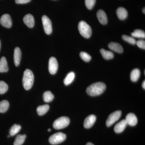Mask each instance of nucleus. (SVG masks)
Segmentation results:
<instances>
[{"label": "nucleus", "instance_id": "obj_1", "mask_svg": "<svg viewBox=\"0 0 145 145\" xmlns=\"http://www.w3.org/2000/svg\"><path fill=\"white\" fill-rule=\"evenodd\" d=\"M106 88V85L103 82H97L91 85L88 88L86 92L89 96H99L103 93Z\"/></svg>", "mask_w": 145, "mask_h": 145}, {"label": "nucleus", "instance_id": "obj_2", "mask_svg": "<svg viewBox=\"0 0 145 145\" xmlns=\"http://www.w3.org/2000/svg\"><path fill=\"white\" fill-rule=\"evenodd\" d=\"M34 82V75L31 70L27 69L25 71L23 78V85L24 88L27 90L30 89Z\"/></svg>", "mask_w": 145, "mask_h": 145}, {"label": "nucleus", "instance_id": "obj_3", "mask_svg": "<svg viewBox=\"0 0 145 145\" xmlns=\"http://www.w3.org/2000/svg\"><path fill=\"white\" fill-rule=\"evenodd\" d=\"M78 29L80 34L84 38L89 39L92 34V29L90 25L84 21H81L78 25Z\"/></svg>", "mask_w": 145, "mask_h": 145}, {"label": "nucleus", "instance_id": "obj_4", "mask_svg": "<svg viewBox=\"0 0 145 145\" xmlns=\"http://www.w3.org/2000/svg\"><path fill=\"white\" fill-rule=\"evenodd\" d=\"M70 123V119L67 117H62L56 119L54 123L53 126L55 129H63L66 127Z\"/></svg>", "mask_w": 145, "mask_h": 145}, {"label": "nucleus", "instance_id": "obj_5", "mask_svg": "<svg viewBox=\"0 0 145 145\" xmlns=\"http://www.w3.org/2000/svg\"><path fill=\"white\" fill-rule=\"evenodd\" d=\"M66 138V135L62 132L54 133L49 137V142L52 145H57L63 142Z\"/></svg>", "mask_w": 145, "mask_h": 145}, {"label": "nucleus", "instance_id": "obj_6", "mask_svg": "<svg viewBox=\"0 0 145 145\" xmlns=\"http://www.w3.org/2000/svg\"><path fill=\"white\" fill-rule=\"evenodd\" d=\"M121 112L120 110H117L112 113L106 121V125L107 127H110L114 124L115 122L118 121L121 116Z\"/></svg>", "mask_w": 145, "mask_h": 145}, {"label": "nucleus", "instance_id": "obj_7", "mask_svg": "<svg viewBox=\"0 0 145 145\" xmlns=\"http://www.w3.org/2000/svg\"><path fill=\"white\" fill-rule=\"evenodd\" d=\"M42 22L45 32L48 35H50L52 33V22L47 16H43L42 17Z\"/></svg>", "mask_w": 145, "mask_h": 145}, {"label": "nucleus", "instance_id": "obj_8", "mask_svg": "<svg viewBox=\"0 0 145 145\" xmlns=\"http://www.w3.org/2000/svg\"><path fill=\"white\" fill-rule=\"evenodd\" d=\"M58 69V63L57 59L54 57L50 59L48 63V70L50 74L54 75L57 72Z\"/></svg>", "mask_w": 145, "mask_h": 145}, {"label": "nucleus", "instance_id": "obj_9", "mask_svg": "<svg viewBox=\"0 0 145 145\" xmlns=\"http://www.w3.org/2000/svg\"><path fill=\"white\" fill-rule=\"evenodd\" d=\"M0 23L4 27L10 28L12 26V22L10 15L7 14L3 15L0 19Z\"/></svg>", "mask_w": 145, "mask_h": 145}, {"label": "nucleus", "instance_id": "obj_10", "mask_svg": "<svg viewBox=\"0 0 145 145\" xmlns=\"http://www.w3.org/2000/svg\"><path fill=\"white\" fill-rule=\"evenodd\" d=\"M96 119V116L93 114L89 115L84 120V125L86 129H89L93 126Z\"/></svg>", "mask_w": 145, "mask_h": 145}, {"label": "nucleus", "instance_id": "obj_11", "mask_svg": "<svg viewBox=\"0 0 145 145\" xmlns=\"http://www.w3.org/2000/svg\"><path fill=\"white\" fill-rule=\"evenodd\" d=\"M125 119L127 124L131 126H134L137 123V119L136 115L133 113H129L127 115Z\"/></svg>", "mask_w": 145, "mask_h": 145}, {"label": "nucleus", "instance_id": "obj_12", "mask_svg": "<svg viewBox=\"0 0 145 145\" xmlns=\"http://www.w3.org/2000/svg\"><path fill=\"white\" fill-rule=\"evenodd\" d=\"M127 125V124L125 119H123L115 126L114 127V131L116 133H121L124 130Z\"/></svg>", "mask_w": 145, "mask_h": 145}, {"label": "nucleus", "instance_id": "obj_13", "mask_svg": "<svg viewBox=\"0 0 145 145\" xmlns=\"http://www.w3.org/2000/svg\"><path fill=\"white\" fill-rule=\"evenodd\" d=\"M97 16L100 22L103 25L106 24L108 22V18L105 12L103 10L100 9L98 10Z\"/></svg>", "mask_w": 145, "mask_h": 145}, {"label": "nucleus", "instance_id": "obj_14", "mask_svg": "<svg viewBox=\"0 0 145 145\" xmlns=\"http://www.w3.org/2000/svg\"><path fill=\"white\" fill-rule=\"evenodd\" d=\"M23 20L27 26L29 28H32L34 27L35 21L34 17L31 14H28L25 15L24 17Z\"/></svg>", "mask_w": 145, "mask_h": 145}, {"label": "nucleus", "instance_id": "obj_15", "mask_svg": "<svg viewBox=\"0 0 145 145\" xmlns=\"http://www.w3.org/2000/svg\"><path fill=\"white\" fill-rule=\"evenodd\" d=\"M109 48L114 52L119 53H122L123 51V47L118 43L111 42L109 44Z\"/></svg>", "mask_w": 145, "mask_h": 145}, {"label": "nucleus", "instance_id": "obj_16", "mask_svg": "<svg viewBox=\"0 0 145 145\" xmlns=\"http://www.w3.org/2000/svg\"><path fill=\"white\" fill-rule=\"evenodd\" d=\"M22 57V52L19 47H16L14 50V61L15 65L18 66L20 65Z\"/></svg>", "mask_w": 145, "mask_h": 145}, {"label": "nucleus", "instance_id": "obj_17", "mask_svg": "<svg viewBox=\"0 0 145 145\" xmlns=\"http://www.w3.org/2000/svg\"><path fill=\"white\" fill-rule=\"evenodd\" d=\"M117 17L120 20H124L127 17L128 12L125 8L121 7L117 8Z\"/></svg>", "mask_w": 145, "mask_h": 145}, {"label": "nucleus", "instance_id": "obj_18", "mask_svg": "<svg viewBox=\"0 0 145 145\" xmlns=\"http://www.w3.org/2000/svg\"><path fill=\"white\" fill-rule=\"evenodd\" d=\"M8 70V65L5 57H3L0 59V72H7Z\"/></svg>", "mask_w": 145, "mask_h": 145}, {"label": "nucleus", "instance_id": "obj_19", "mask_svg": "<svg viewBox=\"0 0 145 145\" xmlns=\"http://www.w3.org/2000/svg\"><path fill=\"white\" fill-rule=\"evenodd\" d=\"M100 52L103 57L105 59H111L114 57V54L111 51L105 50L104 49H101Z\"/></svg>", "mask_w": 145, "mask_h": 145}, {"label": "nucleus", "instance_id": "obj_20", "mask_svg": "<svg viewBox=\"0 0 145 145\" xmlns=\"http://www.w3.org/2000/svg\"><path fill=\"white\" fill-rule=\"evenodd\" d=\"M140 71L138 69H135L131 73V80L133 82H136L140 78Z\"/></svg>", "mask_w": 145, "mask_h": 145}, {"label": "nucleus", "instance_id": "obj_21", "mask_svg": "<svg viewBox=\"0 0 145 145\" xmlns=\"http://www.w3.org/2000/svg\"><path fill=\"white\" fill-rule=\"evenodd\" d=\"M50 108L49 106L48 105L40 106L37 108V111L40 116L44 115L48 111Z\"/></svg>", "mask_w": 145, "mask_h": 145}, {"label": "nucleus", "instance_id": "obj_22", "mask_svg": "<svg viewBox=\"0 0 145 145\" xmlns=\"http://www.w3.org/2000/svg\"><path fill=\"white\" fill-rule=\"evenodd\" d=\"M75 78V74L74 72H71L69 73L64 80L65 85L68 86L74 80Z\"/></svg>", "mask_w": 145, "mask_h": 145}, {"label": "nucleus", "instance_id": "obj_23", "mask_svg": "<svg viewBox=\"0 0 145 145\" xmlns=\"http://www.w3.org/2000/svg\"><path fill=\"white\" fill-rule=\"evenodd\" d=\"M9 103L8 101L3 100L0 102V112L5 113L9 108Z\"/></svg>", "mask_w": 145, "mask_h": 145}, {"label": "nucleus", "instance_id": "obj_24", "mask_svg": "<svg viewBox=\"0 0 145 145\" xmlns=\"http://www.w3.org/2000/svg\"><path fill=\"white\" fill-rule=\"evenodd\" d=\"M131 34L133 38H140V39H144L145 38V32L141 29H135V31L131 33Z\"/></svg>", "mask_w": 145, "mask_h": 145}, {"label": "nucleus", "instance_id": "obj_25", "mask_svg": "<svg viewBox=\"0 0 145 145\" xmlns=\"http://www.w3.org/2000/svg\"><path fill=\"white\" fill-rule=\"evenodd\" d=\"M54 99V96L51 91H45L44 93L43 99L46 103H49L53 101Z\"/></svg>", "mask_w": 145, "mask_h": 145}, {"label": "nucleus", "instance_id": "obj_26", "mask_svg": "<svg viewBox=\"0 0 145 145\" xmlns=\"http://www.w3.org/2000/svg\"><path fill=\"white\" fill-rule=\"evenodd\" d=\"M26 136L25 135H17L14 141V145H22L24 142Z\"/></svg>", "mask_w": 145, "mask_h": 145}, {"label": "nucleus", "instance_id": "obj_27", "mask_svg": "<svg viewBox=\"0 0 145 145\" xmlns=\"http://www.w3.org/2000/svg\"><path fill=\"white\" fill-rule=\"evenodd\" d=\"M21 127L20 125L15 124L11 127L9 131V134L10 136H14L19 133L20 131Z\"/></svg>", "mask_w": 145, "mask_h": 145}, {"label": "nucleus", "instance_id": "obj_28", "mask_svg": "<svg viewBox=\"0 0 145 145\" xmlns=\"http://www.w3.org/2000/svg\"><path fill=\"white\" fill-rule=\"evenodd\" d=\"M8 89V86L7 84L3 81H0V94L5 93Z\"/></svg>", "mask_w": 145, "mask_h": 145}, {"label": "nucleus", "instance_id": "obj_29", "mask_svg": "<svg viewBox=\"0 0 145 145\" xmlns=\"http://www.w3.org/2000/svg\"><path fill=\"white\" fill-rule=\"evenodd\" d=\"M122 39L125 41L128 42L131 44L133 45L136 44V42H137L133 37H131V36L126 35H123Z\"/></svg>", "mask_w": 145, "mask_h": 145}, {"label": "nucleus", "instance_id": "obj_30", "mask_svg": "<svg viewBox=\"0 0 145 145\" xmlns=\"http://www.w3.org/2000/svg\"><path fill=\"white\" fill-rule=\"evenodd\" d=\"M80 57L81 59L84 60V61L88 62L91 59V57L88 53L85 52H82L80 53Z\"/></svg>", "mask_w": 145, "mask_h": 145}, {"label": "nucleus", "instance_id": "obj_31", "mask_svg": "<svg viewBox=\"0 0 145 145\" xmlns=\"http://www.w3.org/2000/svg\"><path fill=\"white\" fill-rule=\"evenodd\" d=\"M85 5L87 8L89 10L92 9L95 3H96V0H85Z\"/></svg>", "mask_w": 145, "mask_h": 145}, {"label": "nucleus", "instance_id": "obj_32", "mask_svg": "<svg viewBox=\"0 0 145 145\" xmlns=\"http://www.w3.org/2000/svg\"><path fill=\"white\" fill-rule=\"evenodd\" d=\"M136 44L137 46L140 48H142L144 50L145 49V41L143 40H139L136 42Z\"/></svg>", "mask_w": 145, "mask_h": 145}, {"label": "nucleus", "instance_id": "obj_33", "mask_svg": "<svg viewBox=\"0 0 145 145\" xmlns=\"http://www.w3.org/2000/svg\"><path fill=\"white\" fill-rule=\"evenodd\" d=\"M31 1V0H15V1L16 3L22 4L29 2Z\"/></svg>", "mask_w": 145, "mask_h": 145}, {"label": "nucleus", "instance_id": "obj_34", "mask_svg": "<svg viewBox=\"0 0 145 145\" xmlns=\"http://www.w3.org/2000/svg\"><path fill=\"white\" fill-rule=\"evenodd\" d=\"M142 86L143 88L144 89H145V81H144L142 83Z\"/></svg>", "mask_w": 145, "mask_h": 145}, {"label": "nucleus", "instance_id": "obj_35", "mask_svg": "<svg viewBox=\"0 0 145 145\" xmlns=\"http://www.w3.org/2000/svg\"><path fill=\"white\" fill-rule=\"evenodd\" d=\"M86 145H94L91 142L88 143Z\"/></svg>", "mask_w": 145, "mask_h": 145}, {"label": "nucleus", "instance_id": "obj_36", "mask_svg": "<svg viewBox=\"0 0 145 145\" xmlns=\"http://www.w3.org/2000/svg\"><path fill=\"white\" fill-rule=\"evenodd\" d=\"M143 13H144V14H145V8H143L142 10Z\"/></svg>", "mask_w": 145, "mask_h": 145}, {"label": "nucleus", "instance_id": "obj_37", "mask_svg": "<svg viewBox=\"0 0 145 145\" xmlns=\"http://www.w3.org/2000/svg\"><path fill=\"white\" fill-rule=\"evenodd\" d=\"M51 129H48V132H50V131H51Z\"/></svg>", "mask_w": 145, "mask_h": 145}, {"label": "nucleus", "instance_id": "obj_38", "mask_svg": "<svg viewBox=\"0 0 145 145\" xmlns=\"http://www.w3.org/2000/svg\"><path fill=\"white\" fill-rule=\"evenodd\" d=\"M1 40H0V50H1Z\"/></svg>", "mask_w": 145, "mask_h": 145}]
</instances>
